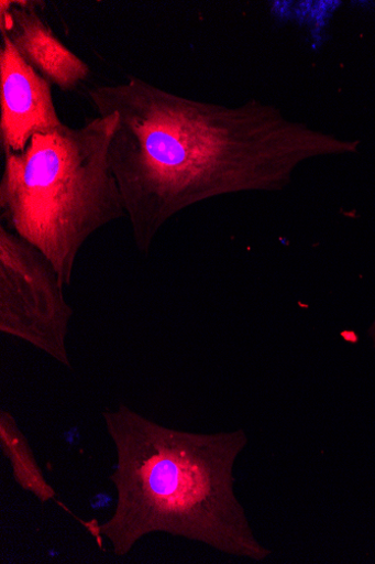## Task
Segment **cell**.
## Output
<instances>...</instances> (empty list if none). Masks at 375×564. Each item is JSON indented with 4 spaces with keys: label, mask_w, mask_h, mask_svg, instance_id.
<instances>
[{
    "label": "cell",
    "mask_w": 375,
    "mask_h": 564,
    "mask_svg": "<svg viewBox=\"0 0 375 564\" xmlns=\"http://www.w3.org/2000/svg\"><path fill=\"white\" fill-rule=\"evenodd\" d=\"M0 442L10 459L15 482L42 503L55 500L57 492L45 480L26 436L8 410H0Z\"/></svg>",
    "instance_id": "obj_7"
},
{
    "label": "cell",
    "mask_w": 375,
    "mask_h": 564,
    "mask_svg": "<svg viewBox=\"0 0 375 564\" xmlns=\"http://www.w3.org/2000/svg\"><path fill=\"white\" fill-rule=\"evenodd\" d=\"M0 36V147L7 155L24 151L33 135L64 122L52 84L21 57L9 36Z\"/></svg>",
    "instance_id": "obj_5"
},
{
    "label": "cell",
    "mask_w": 375,
    "mask_h": 564,
    "mask_svg": "<svg viewBox=\"0 0 375 564\" xmlns=\"http://www.w3.org/2000/svg\"><path fill=\"white\" fill-rule=\"evenodd\" d=\"M43 4L2 0L0 35L9 36L21 57L52 85L73 91L90 77V67L43 20Z\"/></svg>",
    "instance_id": "obj_6"
},
{
    "label": "cell",
    "mask_w": 375,
    "mask_h": 564,
    "mask_svg": "<svg viewBox=\"0 0 375 564\" xmlns=\"http://www.w3.org/2000/svg\"><path fill=\"white\" fill-rule=\"evenodd\" d=\"M115 112L36 133L24 151L7 153L0 181V219L38 248L70 286L84 245L126 218L110 162Z\"/></svg>",
    "instance_id": "obj_3"
},
{
    "label": "cell",
    "mask_w": 375,
    "mask_h": 564,
    "mask_svg": "<svg viewBox=\"0 0 375 564\" xmlns=\"http://www.w3.org/2000/svg\"><path fill=\"white\" fill-rule=\"evenodd\" d=\"M65 288L38 248L0 225V332L71 369L67 338L74 310Z\"/></svg>",
    "instance_id": "obj_4"
},
{
    "label": "cell",
    "mask_w": 375,
    "mask_h": 564,
    "mask_svg": "<svg viewBox=\"0 0 375 564\" xmlns=\"http://www.w3.org/2000/svg\"><path fill=\"white\" fill-rule=\"evenodd\" d=\"M102 420L118 456L111 476L118 500L98 534L117 556H126L140 540L155 533L253 561L271 555L235 495L234 467L249 441L243 430L178 431L124 403L104 410Z\"/></svg>",
    "instance_id": "obj_2"
},
{
    "label": "cell",
    "mask_w": 375,
    "mask_h": 564,
    "mask_svg": "<svg viewBox=\"0 0 375 564\" xmlns=\"http://www.w3.org/2000/svg\"><path fill=\"white\" fill-rule=\"evenodd\" d=\"M98 115L119 123L110 162L133 241L147 253L175 216L200 202L284 189L302 163L359 151L251 99L235 108L187 98L137 77L87 90Z\"/></svg>",
    "instance_id": "obj_1"
},
{
    "label": "cell",
    "mask_w": 375,
    "mask_h": 564,
    "mask_svg": "<svg viewBox=\"0 0 375 564\" xmlns=\"http://www.w3.org/2000/svg\"><path fill=\"white\" fill-rule=\"evenodd\" d=\"M370 334H371V337L372 339L374 340V344H375V321L371 327V330H370Z\"/></svg>",
    "instance_id": "obj_8"
}]
</instances>
